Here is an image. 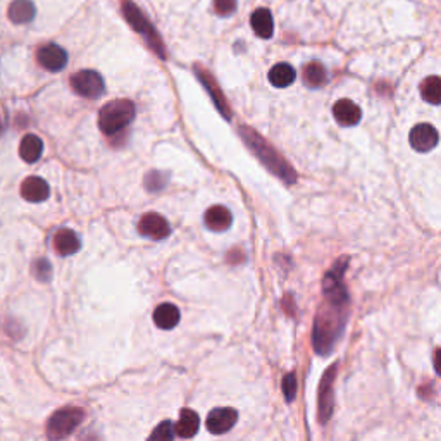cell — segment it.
<instances>
[{
    "label": "cell",
    "mask_w": 441,
    "mask_h": 441,
    "mask_svg": "<svg viewBox=\"0 0 441 441\" xmlns=\"http://www.w3.org/2000/svg\"><path fill=\"white\" fill-rule=\"evenodd\" d=\"M37 9L31 0H12L7 10V16L14 24H26L33 21Z\"/></svg>",
    "instance_id": "14"
},
{
    "label": "cell",
    "mask_w": 441,
    "mask_h": 441,
    "mask_svg": "<svg viewBox=\"0 0 441 441\" xmlns=\"http://www.w3.org/2000/svg\"><path fill=\"white\" fill-rule=\"evenodd\" d=\"M33 273H35V276H37L40 281H48V280H51L52 271H51V264H48V260H45V259L37 260V264L33 266Z\"/></svg>",
    "instance_id": "28"
},
{
    "label": "cell",
    "mask_w": 441,
    "mask_h": 441,
    "mask_svg": "<svg viewBox=\"0 0 441 441\" xmlns=\"http://www.w3.org/2000/svg\"><path fill=\"white\" fill-rule=\"evenodd\" d=\"M240 133H242L246 145L252 148L253 154H255L257 157L266 164V168L269 169L271 172L280 176L285 183H290V185L291 183H295L296 174L294 169H291V165L287 164L285 159L281 157V155L278 154V152L274 150V148L271 147L266 140L260 138L255 132H252V129L249 128H240Z\"/></svg>",
    "instance_id": "2"
},
{
    "label": "cell",
    "mask_w": 441,
    "mask_h": 441,
    "mask_svg": "<svg viewBox=\"0 0 441 441\" xmlns=\"http://www.w3.org/2000/svg\"><path fill=\"white\" fill-rule=\"evenodd\" d=\"M71 87L78 95L84 98H97L104 93L105 83L97 71L83 69V71L73 74Z\"/></svg>",
    "instance_id": "6"
},
{
    "label": "cell",
    "mask_w": 441,
    "mask_h": 441,
    "mask_svg": "<svg viewBox=\"0 0 441 441\" xmlns=\"http://www.w3.org/2000/svg\"><path fill=\"white\" fill-rule=\"evenodd\" d=\"M214 7H216V12L219 16H229V14L235 12L236 0H214Z\"/></svg>",
    "instance_id": "29"
},
{
    "label": "cell",
    "mask_w": 441,
    "mask_h": 441,
    "mask_svg": "<svg viewBox=\"0 0 441 441\" xmlns=\"http://www.w3.org/2000/svg\"><path fill=\"white\" fill-rule=\"evenodd\" d=\"M37 59L42 68L47 69V71L57 73L64 69L66 64H68V52L62 47H59V45L48 44L38 51Z\"/></svg>",
    "instance_id": "8"
},
{
    "label": "cell",
    "mask_w": 441,
    "mask_h": 441,
    "mask_svg": "<svg viewBox=\"0 0 441 441\" xmlns=\"http://www.w3.org/2000/svg\"><path fill=\"white\" fill-rule=\"evenodd\" d=\"M334 119L340 123L341 126H355L362 118V111L357 104H354L348 98L338 100L333 107Z\"/></svg>",
    "instance_id": "13"
},
{
    "label": "cell",
    "mask_w": 441,
    "mask_h": 441,
    "mask_svg": "<svg viewBox=\"0 0 441 441\" xmlns=\"http://www.w3.org/2000/svg\"><path fill=\"white\" fill-rule=\"evenodd\" d=\"M283 393H285V400L287 402H294L295 395H296V376L295 372H290L285 376L283 379Z\"/></svg>",
    "instance_id": "27"
},
{
    "label": "cell",
    "mask_w": 441,
    "mask_h": 441,
    "mask_svg": "<svg viewBox=\"0 0 441 441\" xmlns=\"http://www.w3.org/2000/svg\"><path fill=\"white\" fill-rule=\"evenodd\" d=\"M44 154V142L37 135H26L19 143V155L24 162L33 164Z\"/></svg>",
    "instance_id": "19"
},
{
    "label": "cell",
    "mask_w": 441,
    "mask_h": 441,
    "mask_svg": "<svg viewBox=\"0 0 441 441\" xmlns=\"http://www.w3.org/2000/svg\"><path fill=\"white\" fill-rule=\"evenodd\" d=\"M165 183H168V178L162 172L152 171L145 176V186L148 192H159V190L164 188Z\"/></svg>",
    "instance_id": "26"
},
{
    "label": "cell",
    "mask_w": 441,
    "mask_h": 441,
    "mask_svg": "<svg viewBox=\"0 0 441 441\" xmlns=\"http://www.w3.org/2000/svg\"><path fill=\"white\" fill-rule=\"evenodd\" d=\"M236 419H238V414H236V411H233V408H216V411L210 412L209 417H207V429H209L213 435H224V433H228L229 429L236 424Z\"/></svg>",
    "instance_id": "11"
},
{
    "label": "cell",
    "mask_w": 441,
    "mask_h": 441,
    "mask_svg": "<svg viewBox=\"0 0 441 441\" xmlns=\"http://www.w3.org/2000/svg\"><path fill=\"white\" fill-rule=\"evenodd\" d=\"M54 246L55 250H57V253H61V255L66 257V255H73V253H76L78 250H80L81 243H80V238H78V235L73 231V229H61V231H57V235H55Z\"/></svg>",
    "instance_id": "18"
},
{
    "label": "cell",
    "mask_w": 441,
    "mask_h": 441,
    "mask_svg": "<svg viewBox=\"0 0 441 441\" xmlns=\"http://www.w3.org/2000/svg\"><path fill=\"white\" fill-rule=\"evenodd\" d=\"M138 231L142 233L143 236L152 240H164L168 238L169 233H171V228H169V222L164 219L162 216L155 213H148L142 217L138 222Z\"/></svg>",
    "instance_id": "10"
},
{
    "label": "cell",
    "mask_w": 441,
    "mask_h": 441,
    "mask_svg": "<svg viewBox=\"0 0 441 441\" xmlns=\"http://www.w3.org/2000/svg\"><path fill=\"white\" fill-rule=\"evenodd\" d=\"M327 80L326 68L321 62L314 61L303 68V83L309 88H321Z\"/></svg>",
    "instance_id": "23"
},
{
    "label": "cell",
    "mask_w": 441,
    "mask_h": 441,
    "mask_svg": "<svg viewBox=\"0 0 441 441\" xmlns=\"http://www.w3.org/2000/svg\"><path fill=\"white\" fill-rule=\"evenodd\" d=\"M408 140H411V145L414 150L424 154V152L433 150V148L438 145L440 136L435 126L428 125V123H421V125L412 128Z\"/></svg>",
    "instance_id": "9"
},
{
    "label": "cell",
    "mask_w": 441,
    "mask_h": 441,
    "mask_svg": "<svg viewBox=\"0 0 441 441\" xmlns=\"http://www.w3.org/2000/svg\"><path fill=\"white\" fill-rule=\"evenodd\" d=\"M135 105L129 100H112L100 109L98 126L107 136H116L125 132L135 119Z\"/></svg>",
    "instance_id": "3"
},
{
    "label": "cell",
    "mask_w": 441,
    "mask_h": 441,
    "mask_svg": "<svg viewBox=\"0 0 441 441\" xmlns=\"http://www.w3.org/2000/svg\"><path fill=\"white\" fill-rule=\"evenodd\" d=\"M250 23H252V28H253V31H255L257 37H260V38L273 37L274 21H273V16H271L269 9L253 10Z\"/></svg>",
    "instance_id": "20"
},
{
    "label": "cell",
    "mask_w": 441,
    "mask_h": 441,
    "mask_svg": "<svg viewBox=\"0 0 441 441\" xmlns=\"http://www.w3.org/2000/svg\"><path fill=\"white\" fill-rule=\"evenodd\" d=\"M327 305L330 309L323 310L314 324V348L321 355H326L333 348L338 334L343 330V316H341L343 305L331 302H327Z\"/></svg>",
    "instance_id": "1"
},
{
    "label": "cell",
    "mask_w": 441,
    "mask_h": 441,
    "mask_svg": "<svg viewBox=\"0 0 441 441\" xmlns=\"http://www.w3.org/2000/svg\"><path fill=\"white\" fill-rule=\"evenodd\" d=\"M84 412L76 407H66L55 412L47 422V438L51 441L66 440L81 424Z\"/></svg>",
    "instance_id": "4"
},
{
    "label": "cell",
    "mask_w": 441,
    "mask_h": 441,
    "mask_svg": "<svg viewBox=\"0 0 441 441\" xmlns=\"http://www.w3.org/2000/svg\"><path fill=\"white\" fill-rule=\"evenodd\" d=\"M174 426L171 421H162L148 436V441H174Z\"/></svg>",
    "instance_id": "25"
},
{
    "label": "cell",
    "mask_w": 441,
    "mask_h": 441,
    "mask_svg": "<svg viewBox=\"0 0 441 441\" xmlns=\"http://www.w3.org/2000/svg\"><path fill=\"white\" fill-rule=\"evenodd\" d=\"M204 221H206L207 228L213 229V231H224L231 226L233 216L224 206H214L207 210Z\"/></svg>",
    "instance_id": "16"
},
{
    "label": "cell",
    "mask_w": 441,
    "mask_h": 441,
    "mask_svg": "<svg viewBox=\"0 0 441 441\" xmlns=\"http://www.w3.org/2000/svg\"><path fill=\"white\" fill-rule=\"evenodd\" d=\"M336 376V366L330 368L324 372L323 381L319 386V419L326 424L330 415L333 414V383Z\"/></svg>",
    "instance_id": "7"
},
{
    "label": "cell",
    "mask_w": 441,
    "mask_h": 441,
    "mask_svg": "<svg viewBox=\"0 0 441 441\" xmlns=\"http://www.w3.org/2000/svg\"><path fill=\"white\" fill-rule=\"evenodd\" d=\"M295 78H296L295 69L291 68L290 64H287V62H280V64L273 66L269 71V81L278 88L290 87V84L295 81Z\"/></svg>",
    "instance_id": "21"
},
{
    "label": "cell",
    "mask_w": 441,
    "mask_h": 441,
    "mask_svg": "<svg viewBox=\"0 0 441 441\" xmlns=\"http://www.w3.org/2000/svg\"><path fill=\"white\" fill-rule=\"evenodd\" d=\"M21 195L28 202H44L51 195V188H48V183L45 179L38 178V176H30L23 181L21 185Z\"/></svg>",
    "instance_id": "12"
},
{
    "label": "cell",
    "mask_w": 441,
    "mask_h": 441,
    "mask_svg": "<svg viewBox=\"0 0 441 441\" xmlns=\"http://www.w3.org/2000/svg\"><path fill=\"white\" fill-rule=\"evenodd\" d=\"M179 319H181V314H179V309L174 303H162L154 312V323L161 330H172V327L178 326Z\"/></svg>",
    "instance_id": "15"
},
{
    "label": "cell",
    "mask_w": 441,
    "mask_h": 441,
    "mask_svg": "<svg viewBox=\"0 0 441 441\" xmlns=\"http://www.w3.org/2000/svg\"><path fill=\"white\" fill-rule=\"evenodd\" d=\"M123 12H125V17L128 19V23L133 26V30L138 31L140 35H143V37H145L148 45H150V47L154 48L155 52H157L159 57L165 59V51H164V47H162L161 38H159L157 31L154 30V26L148 23L147 17L143 16L142 10H140L138 7L135 6V3L129 2V0H123Z\"/></svg>",
    "instance_id": "5"
},
{
    "label": "cell",
    "mask_w": 441,
    "mask_h": 441,
    "mask_svg": "<svg viewBox=\"0 0 441 441\" xmlns=\"http://www.w3.org/2000/svg\"><path fill=\"white\" fill-rule=\"evenodd\" d=\"M2 132H3V121L0 119V135H2Z\"/></svg>",
    "instance_id": "30"
},
{
    "label": "cell",
    "mask_w": 441,
    "mask_h": 441,
    "mask_svg": "<svg viewBox=\"0 0 441 441\" xmlns=\"http://www.w3.org/2000/svg\"><path fill=\"white\" fill-rule=\"evenodd\" d=\"M197 74H199L200 81L204 83L206 90H209V93L213 95V98H214V102H216L217 109H219L222 114H224L226 118L229 119V107H228V104H226L222 91L216 87V81L213 80V76H210V74L207 73V71H200V68H197Z\"/></svg>",
    "instance_id": "22"
},
{
    "label": "cell",
    "mask_w": 441,
    "mask_h": 441,
    "mask_svg": "<svg viewBox=\"0 0 441 441\" xmlns=\"http://www.w3.org/2000/svg\"><path fill=\"white\" fill-rule=\"evenodd\" d=\"M200 428V419L199 414L193 411H181L179 414V421L176 422L174 433L179 436V438H193V436L199 433Z\"/></svg>",
    "instance_id": "17"
},
{
    "label": "cell",
    "mask_w": 441,
    "mask_h": 441,
    "mask_svg": "<svg viewBox=\"0 0 441 441\" xmlns=\"http://www.w3.org/2000/svg\"><path fill=\"white\" fill-rule=\"evenodd\" d=\"M421 93L422 98L426 102L433 105H438L441 100V83H440V78L438 76H429L426 78L424 81L421 83Z\"/></svg>",
    "instance_id": "24"
}]
</instances>
